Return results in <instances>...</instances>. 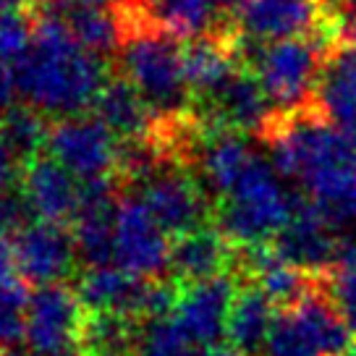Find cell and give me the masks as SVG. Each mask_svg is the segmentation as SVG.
<instances>
[{
	"mask_svg": "<svg viewBox=\"0 0 356 356\" xmlns=\"http://www.w3.org/2000/svg\"><path fill=\"white\" fill-rule=\"evenodd\" d=\"M16 275H19V267H16V254H13V238L0 234V283Z\"/></svg>",
	"mask_w": 356,
	"mask_h": 356,
	"instance_id": "83f0119b",
	"label": "cell"
},
{
	"mask_svg": "<svg viewBox=\"0 0 356 356\" xmlns=\"http://www.w3.org/2000/svg\"><path fill=\"white\" fill-rule=\"evenodd\" d=\"M341 356H356V338L351 341V346H348V348H346V351Z\"/></svg>",
	"mask_w": 356,
	"mask_h": 356,
	"instance_id": "4dcf8cb0",
	"label": "cell"
},
{
	"mask_svg": "<svg viewBox=\"0 0 356 356\" xmlns=\"http://www.w3.org/2000/svg\"><path fill=\"white\" fill-rule=\"evenodd\" d=\"M32 34V11H0V60L3 63H16L29 50Z\"/></svg>",
	"mask_w": 356,
	"mask_h": 356,
	"instance_id": "d4e9b609",
	"label": "cell"
},
{
	"mask_svg": "<svg viewBox=\"0 0 356 356\" xmlns=\"http://www.w3.org/2000/svg\"><path fill=\"white\" fill-rule=\"evenodd\" d=\"M343 241V231L317 210V204L296 191L293 215L270 241L286 262L299 265L309 273H323L338 259V249Z\"/></svg>",
	"mask_w": 356,
	"mask_h": 356,
	"instance_id": "8fae6325",
	"label": "cell"
},
{
	"mask_svg": "<svg viewBox=\"0 0 356 356\" xmlns=\"http://www.w3.org/2000/svg\"><path fill=\"white\" fill-rule=\"evenodd\" d=\"M115 265L142 278L170 275V241L139 194H123L115 215Z\"/></svg>",
	"mask_w": 356,
	"mask_h": 356,
	"instance_id": "30bf717a",
	"label": "cell"
},
{
	"mask_svg": "<svg viewBox=\"0 0 356 356\" xmlns=\"http://www.w3.org/2000/svg\"><path fill=\"white\" fill-rule=\"evenodd\" d=\"M139 189V197L147 202L168 236L189 234L194 228L215 222V200L189 168L165 165Z\"/></svg>",
	"mask_w": 356,
	"mask_h": 356,
	"instance_id": "52a82bcc",
	"label": "cell"
},
{
	"mask_svg": "<svg viewBox=\"0 0 356 356\" xmlns=\"http://www.w3.org/2000/svg\"><path fill=\"white\" fill-rule=\"evenodd\" d=\"M16 267L29 286L63 283L76 267V244L68 225L32 220L13 236Z\"/></svg>",
	"mask_w": 356,
	"mask_h": 356,
	"instance_id": "7c38bea8",
	"label": "cell"
},
{
	"mask_svg": "<svg viewBox=\"0 0 356 356\" xmlns=\"http://www.w3.org/2000/svg\"><path fill=\"white\" fill-rule=\"evenodd\" d=\"M32 220H37L32 212V204L22 189V181H13L0 189V234L13 238L24 231Z\"/></svg>",
	"mask_w": 356,
	"mask_h": 356,
	"instance_id": "484cf974",
	"label": "cell"
},
{
	"mask_svg": "<svg viewBox=\"0 0 356 356\" xmlns=\"http://www.w3.org/2000/svg\"><path fill=\"white\" fill-rule=\"evenodd\" d=\"M218 3H220V8L225 13H236L238 8H241V6H244L246 0H218Z\"/></svg>",
	"mask_w": 356,
	"mask_h": 356,
	"instance_id": "f546056e",
	"label": "cell"
},
{
	"mask_svg": "<svg viewBox=\"0 0 356 356\" xmlns=\"http://www.w3.org/2000/svg\"><path fill=\"white\" fill-rule=\"evenodd\" d=\"M238 283H241L238 275L231 270L181 289V299L170 317L176 320V325L191 343L218 346L225 338V325H228Z\"/></svg>",
	"mask_w": 356,
	"mask_h": 356,
	"instance_id": "4fadbf2b",
	"label": "cell"
},
{
	"mask_svg": "<svg viewBox=\"0 0 356 356\" xmlns=\"http://www.w3.org/2000/svg\"><path fill=\"white\" fill-rule=\"evenodd\" d=\"M296 191H286L273 163L257 155L231 191L215 202V225L234 246L273 241L293 215Z\"/></svg>",
	"mask_w": 356,
	"mask_h": 356,
	"instance_id": "277c9868",
	"label": "cell"
},
{
	"mask_svg": "<svg viewBox=\"0 0 356 356\" xmlns=\"http://www.w3.org/2000/svg\"><path fill=\"white\" fill-rule=\"evenodd\" d=\"M257 139L280 176L293 181L335 228L356 222V134L325 121L309 105L278 111Z\"/></svg>",
	"mask_w": 356,
	"mask_h": 356,
	"instance_id": "6da1fadb",
	"label": "cell"
},
{
	"mask_svg": "<svg viewBox=\"0 0 356 356\" xmlns=\"http://www.w3.org/2000/svg\"><path fill=\"white\" fill-rule=\"evenodd\" d=\"M84 320V304L74 286L50 283L37 286L26 307L24 348L32 356H60L76 348Z\"/></svg>",
	"mask_w": 356,
	"mask_h": 356,
	"instance_id": "9c48e42d",
	"label": "cell"
},
{
	"mask_svg": "<svg viewBox=\"0 0 356 356\" xmlns=\"http://www.w3.org/2000/svg\"><path fill=\"white\" fill-rule=\"evenodd\" d=\"M37 0H0V11H32Z\"/></svg>",
	"mask_w": 356,
	"mask_h": 356,
	"instance_id": "f1b7e54d",
	"label": "cell"
},
{
	"mask_svg": "<svg viewBox=\"0 0 356 356\" xmlns=\"http://www.w3.org/2000/svg\"><path fill=\"white\" fill-rule=\"evenodd\" d=\"M234 265L236 246L222 236L215 222L173 236L170 241V275L184 286L231 273Z\"/></svg>",
	"mask_w": 356,
	"mask_h": 356,
	"instance_id": "2e32d148",
	"label": "cell"
},
{
	"mask_svg": "<svg viewBox=\"0 0 356 356\" xmlns=\"http://www.w3.org/2000/svg\"><path fill=\"white\" fill-rule=\"evenodd\" d=\"M351 341L343 317L317 283L296 304L278 307L262 356H341Z\"/></svg>",
	"mask_w": 356,
	"mask_h": 356,
	"instance_id": "8992f818",
	"label": "cell"
},
{
	"mask_svg": "<svg viewBox=\"0 0 356 356\" xmlns=\"http://www.w3.org/2000/svg\"><path fill=\"white\" fill-rule=\"evenodd\" d=\"M19 181L37 220L58 222V225L74 222L81 184H76V176L63 163H58L47 149L22 163Z\"/></svg>",
	"mask_w": 356,
	"mask_h": 356,
	"instance_id": "5bb4252c",
	"label": "cell"
},
{
	"mask_svg": "<svg viewBox=\"0 0 356 356\" xmlns=\"http://www.w3.org/2000/svg\"><path fill=\"white\" fill-rule=\"evenodd\" d=\"M121 22L118 71L139 89L155 118H170L194 111L191 89L184 71V40L147 22L123 3L111 6Z\"/></svg>",
	"mask_w": 356,
	"mask_h": 356,
	"instance_id": "3957f363",
	"label": "cell"
},
{
	"mask_svg": "<svg viewBox=\"0 0 356 356\" xmlns=\"http://www.w3.org/2000/svg\"><path fill=\"white\" fill-rule=\"evenodd\" d=\"M123 3L147 22L178 34L181 40L220 32L234 24V13H225L218 0H113Z\"/></svg>",
	"mask_w": 356,
	"mask_h": 356,
	"instance_id": "e0dca14e",
	"label": "cell"
},
{
	"mask_svg": "<svg viewBox=\"0 0 356 356\" xmlns=\"http://www.w3.org/2000/svg\"><path fill=\"white\" fill-rule=\"evenodd\" d=\"M16 95H19V84H16V71L8 68V63L0 60V121L6 118V113L16 105Z\"/></svg>",
	"mask_w": 356,
	"mask_h": 356,
	"instance_id": "4316f807",
	"label": "cell"
},
{
	"mask_svg": "<svg viewBox=\"0 0 356 356\" xmlns=\"http://www.w3.org/2000/svg\"><path fill=\"white\" fill-rule=\"evenodd\" d=\"M200 346L191 343L173 317L149 320L142 325L136 356H197Z\"/></svg>",
	"mask_w": 356,
	"mask_h": 356,
	"instance_id": "cb8c5ba5",
	"label": "cell"
},
{
	"mask_svg": "<svg viewBox=\"0 0 356 356\" xmlns=\"http://www.w3.org/2000/svg\"><path fill=\"white\" fill-rule=\"evenodd\" d=\"M155 278H142L118 265L87 267L76 280L79 301L89 312H121L147 323V301Z\"/></svg>",
	"mask_w": 356,
	"mask_h": 356,
	"instance_id": "9a60e30c",
	"label": "cell"
},
{
	"mask_svg": "<svg viewBox=\"0 0 356 356\" xmlns=\"http://www.w3.org/2000/svg\"><path fill=\"white\" fill-rule=\"evenodd\" d=\"M13 71L22 100L56 118L92 111L97 92L111 76L105 58L84 50L68 24L53 13H34L32 44Z\"/></svg>",
	"mask_w": 356,
	"mask_h": 356,
	"instance_id": "7a4b0ae2",
	"label": "cell"
},
{
	"mask_svg": "<svg viewBox=\"0 0 356 356\" xmlns=\"http://www.w3.org/2000/svg\"><path fill=\"white\" fill-rule=\"evenodd\" d=\"M0 134L6 136V142L13 149V155L19 157V163H26L29 157L44 152L50 121L42 111L32 108L29 102H22L6 113V118L0 121Z\"/></svg>",
	"mask_w": 356,
	"mask_h": 356,
	"instance_id": "7402d4cb",
	"label": "cell"
},
{
	"mask_svg": "<svg viewBox=\"0 0 356 356\" xmlns=\"http://www.w3.org/2000/svg\"><path fill=\"white\" fill-rule=\"evenodd\" d=\"M44 149L79 181L113 176L118 165V136L95 113L56 118L50 123Z\"/></svg>",
	"mask_w": 356,
	"mask_h": 356,
	"instance_id": "ba28073f",
	"label": "cell"
},
{
	"mask_svg": "<svg viewBox=\"0 0 356 356\" xmlns=\"http://www.w3.org/2000/svg\"><path fill=\"white\" fill-rule=\"evenodd\" d=\"M142 325L121 312L84 309L76 348L84 356H136Z\"/></svg>",
	"mask_w": 356,
	"mask_h": 356,
	"instance_id": "ffe728a7",
	"label": "cell"
},
{
	"mask_svg": "<svg viewBox=\"0 0 356 356\" xmlns=\"http://www.w3.org/2000/svg\"><path fill=\"white\" fill-rule=\"evenodd\" d=\"M29 296V283L22 275L0 283V348L6 351L24 346Z\"/></svg>",
	"mask_w": 356,
	"mask_h": 356,
	"instance_id": "603a6c76",
	"label": "cell"
},
{
	"mask_svg": "<svg viewBox=\"0 0 356 356\" xmlns=\"http://www.w3.org/2000/svg\"><path fill=\"white\" fill-rule=\"evenodd\" d=\"M89 113H95L118 139H142L155 126V113L121 71H111Z\"/></svg>",
	"mask_w": 356,
	"mask_h": 356,
	"instance_id": "ac0fdd59",
	"label": "cell"
},
{
	"mask_svg": "<svg viewBox=\"0 0 356 356\" xmlns=\"http://www.w3.org/2000/svg\"><path fill=\"white\" fill-rule=\"evenodd\" d=\"M278 307L252 280H241L225 325V343L241 356H262Z\"/></svg>",
	"mask_w": 356,
	"mask_h": 356,
	"instance_id": "d6986e66",
	"label": "cell"
},
{
	"mask_svg": "<svg viewBox=\"0 0 356 356\" xmlns=\"http://www.w3.org/2000/svg\"><path fill=\"white\" fill-rule=\"evenodd\" d=\"M320 286L333 301L338 314L343 317L346 327L356 338V238L346 236L338 249V259L320 273Z\"/></svg>",
	"mask_w": 356,
	"mask_h": 356,
	"instance_id": "44dd1931",
	"label": "cell"
},
{
	"mask_svg": "<svg viewBox=\"0 0 356 356\" xmlns=\"http://www.w3.org/2000/svg\"><path fill=\"white\" fill-rule=\"evenodd\" d=\"M327 47V40L320 34L289 37L275 42H252L238 34L241 63L259 76L278 111L309 108Z\"/></svg>",
	"mask_w": 356,
	"mask_h": 356,
	"instance_id": "5b68a950",
	"label": "cell"
}]
</instances>
